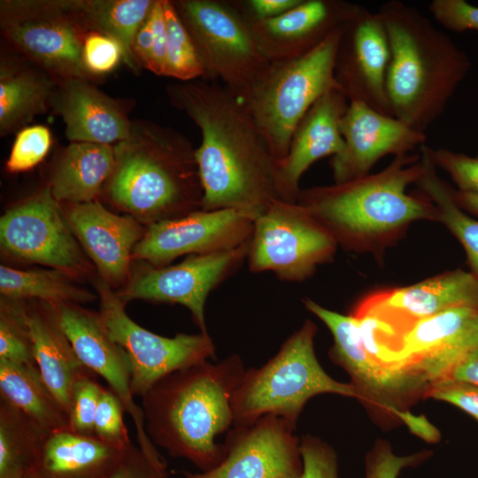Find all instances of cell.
<instances>
[{"label":"cell","mask_w":478,"mask_h":478,"mask_svg":"<svg viewBox=\"0 0 478 478\" xmlns=\"http://www.w3.org/2000/svg\"><path fill=\"white\" fill-rule=\"evenodd\" d=\"M167 94L201 133L195 155L203 188L202 210L234 209L255 220L272 203L282 201L279 160L229 90L218 81L196 80L171 85Z\"/></svg>","instance_id":"1"},{"label":"cell","mask_w":478,"mask_h":478,"mask_svg":"<svg viewBox=\"0 0 478 478\" xmlns=\"http://www.w3.org/2000/svg\"><path fill=\"white\" fill-rule=\"evenodd\" d=\"M423 173L420 156L400 155L382 171L355 180L300 189L297 203L334 237L356 253L382 254L411 224L437 221L435 205L406 189Z\"/></svg>","instance_id":"2"},{"label":"cell","mask_w":478,"mask_h":478,"mask_svg":"<svg viewBox=\"0 0 478 478\" xmlns=\"http://www.w3.org/2000/svg\"><path fill=\"white\" fill-rule=\"evenodd\" d=\"M232 354L203 361L158 381L141 398L145 431L173 458L189 460L201 472L216 466L226 453L219 436L233 428L232 399L245 374Z\"/></svg>","instance_id":"3"},{"label":"cell","mask_w":478,"mask_h":478,"mask_svg":"<svg viewBox=\"0 0 478 478\" xmlns=\"http://www.w3.org/2000/svg\"><path fill=\"white\" fill-rule=\"evenodd\" d=\"M377 13L389 43L386 89L392 115L425 133L466 76L470 59L413 6L389 0Z\"/></svg>","instance_id":"4"},{"label":"cell","mask_w":478,"mask_h":478,"mask_svg":"<svg viewBox=\"0 0 478 478\" xmlns=\"http://www.w3.org/2000/svg\"><path fill=\"white\" fill-rule=\"evenodd\" d=\"M108 198L148 226L201 209L203 188L194 149L181 134L156 124H132L114 145Z\"/></svg>","instance_id":"5"},{"label":"cell","mask_w":478,"mask_h":478,"mask_svg":"<svg viewBox=\"0 0 478 478\" xmlns=\"http://www.w3.org/2000/svg\"><path fill=\"white\" fill-rule=\"evenodd\" d=\"M316 333L314 322L306 320L265 365L246 369L232 399L234 428L251 426L272 414L296 429L307 401L323 393L360 401L351 382L335 381L320 366L314 351Z\"/></svg>","instance_id":"6"},{"label":"cell","mask_w":478,"mask_h":478,"mask_svg":"<svg viewBox=\"0 0 478 478\" xmlns=\"http://www.w3.org/2000/svg\"><path fill=\"white\" fill-rule=\"evenodd\" d=\"M342 29L343 26L334 30L304 56L271 63L240 101L277 160L286 157L297 125L314 103L330 89H340L335 64Z\"/></svg>","instance_id":"7"},{"label":"cell","mask_w":478,"mask_h":478,"mask_svg":"<svg viewBox=\"0 0 478 478\" xmlns=\"http://www.w3.org/2000/svg\"><path fill=\"white\" fill-rule=\"evenodd\" d=\"M172 3L197 50L204 81L220 82L243 101L271 65L259 50L251 24L231 1Z\"/></svg>","instance_id":"8"},{"label":"cell","mask_w":478,"mask_h":478,"mask_svg":"<svg viewBox=\"0 0 478 478\" xmlns=\"http://www.w3.org/2000/svg\"><path fill=\"white\" fill-rule=\"evenodd\" d=\"M0 24L4 37L52 77L92 80L82 61L83 43L91 31L76 1H2Z\"/></svg>","instance_id":"9"},{"label":"cell","mask_w":478,"mask_h":478,"mask_svg":"<svg viewBox=\"0 0 478 478\" xmlns=\"http://www.w3.org/2000/svg\"><path fill=\"white\" fill-rule=\"evenodd\" d=\"M305 307L329 329L334 343L332 360L350 375L360 401L405 422L415 435L425 439L433 432L425 417L412 414L408 407L426 397L428 383L412 373H395L374 363L366 351L356 319L325 308L311 298L303 299Z\"/></svg>","instance_id":"10"},{"label":"cell","mask_w":478,"mask_h":478,"mask_svg":"<svg viewBox=\"0 0 478 478\" xmlns=\"http://www.w3.org/2000/svg\"><path fill=\"white\" fill-rule=\"evenodd\" d=\"M337 243L297 203L274 201L254 220L247 256L251 272H273L280 280L303 281L333 259Z\"/></svg>","instance_id":"11"},{"label":"cell","mask_w":478,"mask_h":478,"mask_svg":"<svg viewBox=\"0 0 478 478\" xmlns=\"http://www.w3.org/2000/svg\"><path fill=\"white\" fill-rule=\"evenodd\" d=\"M96 288L101 322L110 338L129 357L134 397H142L158 381L174 371L215 358V346L208 333L158 335L127 314L126 303L109 283L99 280Z\"/></svg>","instance_id":"12"},{"label":"cell","mask_w":478,"mask_h":478,"mask_svg":"<svg viewBox=\"0 0 478 478\" xmlns=\"http://www.w3.org/2000/svg\"><path fill=\"white\" fill-rule=\"evenodd\" d=\"M0 243L6 253L26 262L67 274L89 269L65 212L49 186L1 217Z\"/></svg>","instance_id":"13"},{"label":"cell","mask_w":478,"mask_h":478,"mask_svg":"<svg viewBox=\"0 0 478 478\" xmlns=\"http://www.w3.org/2000/svg\"><path fill=\"white\" fill-rule=\"evenodd\" d=\"M478 345V309L451 308L400 328L391 367L409 372L429 385L445 381Z\"/></svg>","instance_id":"14"},{"label":"cell","mask_w":478,"mask_h":478,"mask_svg":"<svg viewBox=\"0 0 478 478\" xmlns=\"http://www.w3.org/2000/svg\"><path fill=\"white\" fill-rule=\"evenodd\" d=\"M251 240L235 249L190 255L170 266L143 269L118 295L125 302L142 299L187 307L200 332L207 333L204 305L209 293L247 258Z\"/></svg>","instance_id":"15"},{"label":"cell","mask_w":478,"mask_h":478,"mask_svg":"<svg viewBox=\"0 0 478 478\" xmlns=\"http://www.w3.org/2000/svg\"><path fill=\"white\" fill-rule=\"evenodd\" d=\"M254 218L234 210H197L148 226L133 258L164 266L183 255L227 251L248 243Z\"/></svg>","instance_id":"16"},{"label":"cell","mask_w":478,"mask_h":478,"mask_svg":"<svg viewBox=\"0 0 478 478\" xmlns=\"http://www.w3.org/2000/svg\"><path fill=\"white\" fill-rule=\"evenodd\" d=\"M390 50L382 19L357 4L343 25L335 78L349 102H360L385 115H392L386 77Z\"/></svg>","instance_id":"17"},{"label":"cell","mask_w":478,"mask_h":478,"mask_svg":"<svg viewBox=\"0 0 478 478\" xmlns=\"http://www.w3.org/2000/svg\"><path fill=\"white\" fill-rule=\"evenodd\" d=\"M283 419L267 414L249 427L232 428L226 453L213 468L183 471L184 478H301L300 439Z\"/></svg>","instance_id":"18"},{"label":"cell","mask_w":478,"mask_h":478,"mask_svg":"<svg viewBox=\"0 0 478 478\" xmlns=\"http://www.w3.org/2000/svg\"><path fill=\"white\" fill-rule=\"evenodd\" d=\"M50 305L81 362L101 376L121 400L134 422L138 446L147 452L156 451L155 444L145 431L142 408L135 404L131 391L129 357L110 338L98 312L73 303Z\"/></svg>","instance_id":"19"},{"label":"cell","mask_w":478,"mask_h":478,"mask_svg":"<svg viewBox=\"0 0 478 478\" xmlns=\"http://www.w3.org/2000/svg\"><path fill=\"white\" fill-rule=\"evenodd\" d=\"M340 132L343 148L329 163L334 183L367 175L383 157L408 154L427 140L425 133L360 102H349Z\"/></svg>","instance_id":"20"},{"label":"cell","mask_w":478,"mask_h":478,"mask_svg":"<svg viewBox=\"0 0 478 478\" xmlns=\"http://www.w3.org/2000/svg\"><path fill=\"white\" fill-rule=\"evenodd\" d=\"M356 305L405 328L451 308L478 309V277L458 268L409 286L375 291Z\"/></svg>","instance_id":"21"},{"label":"cell","mask_w":478,"mask_h":478,"mask_svg":"<svg viewBox=\"0 0 478 478\" xmlns=\"http://www.w3.org/2000/svg\"><path fill=\"white\" fill-rule=\"evenodd\" d=\"M68 224L107 283H121L130 275L135 245L145 231L131 215H118L99 201L68 204Z\"/></svg>","instance_id":"22"},{"label":"cell","mask_w":478,"mask_h":478,"mask_svg":"<svg viewBox=\"0 0 478 478\" xmlns=\"http://www.w3.org/2000/svg\"><path fill=\"white\" fill-rule=\"evenodd\" d=\"M357 4L342 0H302L285 13L251 23L256 42L271 62L304 56L349 19Z\"/></svg>","instance_id":"23"},{"label":"cell","mask_w":478,"mask_h":478,"mask_svg":"<svg viewBox=\"0 0 478 478\" xmlns=\"http://www.w3.org/2000/svg\"><path fill=\"white\" fill-rule=\"evenodd\" d=\"M349 100L339 88L320 97L297 125L286 157L278 161V183L282 201L297 203L299 181L316 161L340 153L343 139L340 122Z\"/></svg>","instance_id":"24"},{"label":"cell","mask_w":478,"mask_h":478,"mask_svg":"<svg viewBox=\"0 0 478 478\" xmlns=\"http://www.w3.org/2000/svg\"><path fill=\"white\" fill-rule=\"evenodd\" d=\"M51 107L72 143L115 144L127 139L132 124L121 106L85 79L58 81Z\"/></svg>","instance_id":"25"},{"label":"cell","mask_w":478,"mask_h":478,"mask_svg":"<svg viewBox=\"0 0 478 478\" xmlns=\"http://www.w3.org/2000/svg\"><path fill=\"white\" fill-rule=\"evenodd\" d=\"M25 318L35 362L46 385L69 416L75 383L81 377L95 374L77 357L49 303L25 305Z\"/></svg>","instance_id":"26"},{"label":"cell","mask_w":478,"mask_h":478,"mask_svg":"<svg viewBox=\"0 0 478 478\" xmlns=\"http://www.w3.org/2000/svg\"><path fill=\"white\" fill-rule=\"evenodd\" d=\"M130 447L119 449L70 428L53 431L45 436L31 474L39 478H106L120 467Z\"/></svg>","instance_id":"27"},{"label":"cell","mask_w":478,"mask_h":478,"mask_svg":"<svg viewBox=\"0 0 478 478\" xmlns=\"http://www.w3.org/2000/svg\"><path fill=\"white\" fill-rule=\"evenodd\" d=\"M114 146L71 143L62 152L50 182L58 203L77 204L96 200L112 173Z\"/></svg>","instance_id":"28"},{"label":"cell","mask_w":478,"mask_h":478,"mask_svg":"<svg viewBox=\"0 0 478 478\" xmlns=\"http://www.w3.org/2000/svg\"><path fill=\"white\" fill-rule=\"evenodd\" d=\"M47 72L2 61L0 132L12 133L51 107L58 83Z\"/></svg>","instance_id":"29"},{"label":"cell","mask_w":478,"mask_h":478,"mask_svg":"<svg viewBox=\"0 0 478 478\" xmlns=\"http://www.w3.org/2000/svg\"><path fill=\"white\" fill-rule=\"evenodd\" d=\"M2 398L50 433L70 428L69 416L43 381L36 365L0 358Z\"/></svg>","instance_id":"30"},{"label":"cell","mask_w":478,"mask_h":478,"mask_svg":"<svg viewBox=\"0 0 478 478\" xmlns=\"http://www.w3.org/2000/svg\"><path fill=\"white\" fill-rule=\"evenodd\" d=\"M423 173L416 183L419 192L436 207L437 221L443 223L465 250L470 272L478 277V219L462 210L454 198V189L442 179L435 166L430 147L420 148Z\"/></svg>","instance_id":"31"},{"label":"cell","mask_w":478,"mask_h":478,"mask_svg":"<svg viewBox=\"0 0 478 478\" xmlns=\"http://www.w3.org/2000/svg\"><path fill=\"white\" fill-rule=\"evenodd\" d=\"M155 0H79L78 10L89 31L112 37L124 51V62L135 69L133 44Z\"/></svg>","instance_id":"32"},{"label":"cell","mask_w":478,"mask_h":478,"mask_svg":"<svg viewBox=\"0 0 478 478\" xmlns=\"http://www.w3.org/2000/svg\"><path fill=\"white\" fill-rule=\"evenodd\" d=\"M48 433L0 397V478H27Z\"/></svg>","instance_id":"33"},{"label":"cell","mask_w":478,"mask_h":478,"mask_svg":"<svg viewBox=\"0 0 478 478\" xmlns=\"http://www.w3.org/2000/svg\"><path fill=\"white\" fill-rule=\"evenodd\" d=\"M2 297L22 301L34 298L50 304L86 303L95 296L69 280L67 274L58 270H20L0 266Z\"/></svg>","instance_id":"34"},{"label":"cell","mask_w":478,"mask_h":478,"mask_svg":"<svg viewBox=\"0 0 478 478\" xmlns=\"http://www.w3.org/2000/svg\"><path fill=\"white\" fill-rule=\"evenodd\" d=\"M167 41L164 76L182 82L205 80L206 73L195 43L169 0H164Z\"/></svg>","instance_id":"35"},{"label":"cell","mask_w":478,"mask_h":478,"mask_svg":"<svg viewBox=\"0 0 478 478\" xmlns=\"http://www.w3.org/2000/svg\"><path fill=\"white\" fill-rule=\"evenodd\" d=\"M0 358L13 363L36 365L22 301L1 298Z\"/></svg>","instance_id":"36"},{"label":"cell","mask_w":478,"mask_h":478,"mask_svg":"<svg viewBox=\"0 0 478 478\" xmlns=\"http://www.w3.org/2000/svg\"><path fill=\"white\" fill-rule=\"evenodd\" d=\"M52 143L50 129L43 125L27 126L16 135L5 167L21 173L36 166L48 154Z\"/></svg>","instance_id":"37"},{"label":"cell","mask_w":478,"mask_h":478,"mask_svg":"<svg viewBox=\"0 0 478 478\" xmlns=\"http://www.w3.org/2000/svg\"><path fill=\"white\" fill-rule=\"evenodd\" d=\"M124 412L120 397L110 388H104L95 417V436L113 447L125 450L132 443L123 420Z\"/></svg>","instance_id":"38"},{"label":"cell","mask_w":478,"mask_h":478,"mask_svg":"<svg viewBox=\"0 0 478 478\" xmlns=\"http://www.w3.org/2000/svg\"><path fill=\"white\" fill-rule=\"evenodd\" d=\"M96 374L81 377L75 383L72 393L69 414L70 428L76 433L95 436V417L104 389Z\"/></svg>","instance_id":"39"},{"label":"cell","mask_w":478,"mask_h":478,"mask_svg":"<svg viewBox=\"0 0 478 478\" xmlns=\"http://www.w3.org/2000/svg\"><path fill=\"white\" fill-rule=\"evenodd\" d=\"M431 455L430 451L399 456L393 452L390 444L378 440L365 459V478H398L408 467L420 465Z\"/></svg>","instance_id":"40"},{"label":"cell","mask_w":478,"mask_h":478,"mask_svg":"<svg viewBox=\"0 0 478 478\" xmlns=\"http://www.w3.org/2000/svg\"><path fill=\"white\" fill-rule=\"evenodd\" d=\"M82 61L86 71L94 79L113 71L120 61H124V51L112 37L92 31L83 43Z\"/></svg>","instance_id":"41"},{"label":"cell","mask_w":478,"mask_h":478,"mask_svg":"<svg viewBox=\"0 0 478 478\" xmlns=\"http://www.w3.org/2000/svg\"><path fill=\"white\" fill-rule=\"evenodd\" d=\"M436 168L446 172L459 191L478 195V155L471 157L445 148L430 147Z\"/></svg>","instance_id":"42"},{"label":"cell","mask_w":478,"mask_h":478,"mask_svg":"<svg viewBox=\"0 0 478 478\" xmlns=\"http://www.w3.org/2000/svg\"><path fill=\"white\" fill-rule=\"evenodd\" d=\"M303 461L301 478H339L338 459L334 449L312 435L300 439Z\"/></svg>","instance_id":"43"},{"label":"cell","mask_w":478,"mask_h":478,"mask_svg":"<svg viewBox=\"0 0 478 478\" xmlns=\"http://www.w3.org/2000/svg\"><path fill=\"white\" fill-rule=\"evenodd\" d=\"M27 478H39L29 474ZM106 478H171L167 463L158 452L132 445L120 467Z\"/></svg>","instance_id":"44"},{"label":"cell","mask_w":478,"mask_h":478,"mask_svg":"<svg viewBox=\"0 0 478 478\" xmlns=\"http://www.w3.org/2000/svg\"><path fill=\"white\" fill-rule=\"evenodd\" d=\"M428 10L434 19L447 30L455 33L478 30V7L464 0H433Z\"/></svg>","instance_id":"45"},{"label":"cell","mask_w":478,"mask_h":478,"mask_svg":"<svg viewBox=\"0 0 478 478\" xmlns=\"http://www.w3.org/2000/svg\"><path fill=\"white\" fill-rule=\"evenodd\" d=\"M425 397L451 404L478 420V386L445 380L431 385Z\"/></svg>","instance_id":"46"},{"label":"cell","mask_w":478,"mask_h":478,"mask_svg":"<svg viewBox=\"0 0 478 478\" xmlns=\"http://www.w3.org/2000/svg\"><path fill=\"white\" fill-rule=\"evenodd\" d=\"M302 0H234L231 1L251 24L278 17L300 4Z\"/></svg>","instance_id":"47"},{"label":"cell","mask_w":478,"mask_h":478,"mask_svg":"<svg viewBox=\"0 0 478 478\" xmlns=\"http://www.w3.org/2000/svg\"><path fill=\"white\" fill-rule=\"evenodd\" d=\"M149 19L154 33V45L148 70L157 75L164 76L167 41L164 0H155Z\"/></svg>","instance_id":"48"},{"label":"cell","mask_w":478,"mask_h":478,"mask_svg":"<svg viewBox=\"0 0 478 478\" xmlns=\"http://www.w3.org/2000/svg\"><path fill=\"white\" fill-rule=\"evenodd\" d=\"M154 45V33L149 19L146 20L138 29L133 44V53L139 66L148 69Z\"/></svg>","instance_id":"49"},{"label":"cell","mask_w":478,"mask_h":478,"mask_svg":"<svg viewBox=\"0 0 478 478\" xmlns=\"http://www.w3.org/2000/svg\"><path fill=\"white\" fill-rule=\"evenodd\" d=\"M447 380L478 386V345L454 367Z\"/></svg>","instance_id":"50"},{"label":"cell","mask_w":478,"mask_h":478,"mask_svg":"<svg viewBox=\"0 0 478 478\" xmlns=\"http://www.w3.org/2000/svg\"><path fill=\"white\" fill-rule=\"evenodd\" d=\"M454 198L462 210L478 217V195L454 189Z\"/></svg>","instance_id":"51"}]
</instances>
